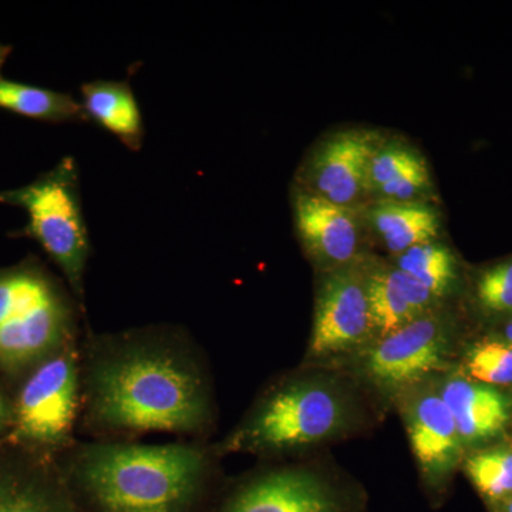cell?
<instances>
[{
  "instance_id": "obj_1",
  "label": "cell",
  "mask_w": 512,
  "mask_h": 512,
  "mask_svg": "<svg viewBox=\"0 0 512 512\" xmlns=\"http://www.w3.org/2000/svg\"><path fill=\"white\" fill-rule=\"evenodd\" d=\"M80 369L79 429L93 440L168 433L201 441L214 426L204 356L178 326L89 333L80 346Z\"/></svg>"
},
{
  "instance_id": "obj_2",
  "label": "cell",
  "mask_w": 512,
  "mask_h": 512,
  "mask_svg": "<svg viewBox=\"0 0 512 512\" xmlns=\"http://www.w3.org/2000/svg\"><path fill=\"white\" fill-rule=\"evenodd\" d=\"M217 457L202 441L90 440L63 451L56 468L86 512H205Z\"/></svg>"
},
{
  "instance_id": "obj_3",
  "label": "cell",
  "mask_w": 512,
  "mask_h": 512,
  "mask_svg": "<svg viewBox=\"0 0 512 512\" xmlns=\"http://www.w3.org/2000/svg\"><path fill=\"white\" fill-rule=\"evenodd\" d=\"M350 417V404L338 386L292 377L266 390L234 431L214 447L218 456H278L338 436Z\"/></svg>"
},
{
  "instance_id": "obj_4",
  "label": "cell",
  "mask_w": 512,
  "mask_h": 512,
  "mask_svg": "<svg viewBox=\"0 0 512 512\" xmlns=\"http://www.w3.org/2000/svg\"><path fill=\"white\" fill-rule=\"evenodd\" d=\"M79 309L73 293L36 262L0 269V367L30 372L79 342Z\"/></svg>"
},
{
  "instance_id": "obj_5",
  "label": "cell",
  "mask_w": 512,
  "mask_h": 512,
  "mask_svg": "<svg viewBox=\"0 0 512 512\" xmlns=\"http://www.w3.org/2000/svg\"><path fill=\"white\" fill-rule=\"evenodd\" d=\"M0 202L26 211L29 220L20 235L35 239L43 248L84 309V275L92 244L84 220L76 160L64 157L33 183L0 192Z\"/></svg>"
},
{
  "instance_id": "obj_6",
  "label": "cell",
  "mask_w": 512,
  "mask_h": 512,
  "mask_svg": "<svg viewBox=\"0 0 512 512\" xmlns=\"http://www.w3.org/2000/svg\"><path fill=\"white\" fill-rule=\"evenodd\" d=\"M80 412V345L74 342L30 370L13 404V437L62 454L77 441Z\"/></svg>"
},
{
  "instance_id": "obj_7",
  "label": "cell",
  "mask_w": 512,
  "mask_h": 512,
  "mask_svg": "<svg viewBox=\"0 0 512 512\" xmlns=\"http://www.w3.org/2000/svg\"><path fill=\"white\" fill-rule=\"evenodd\" d=\"M214 512H366L365 495L308 467L266 468L229 488Z\"/></svg>"
},
{
  "instance_id": "obj_8",
  "label": "cell",
  "mask_w": 512,
  "mask_h": 512,
  "mask_svg": "<svg viewBox=\"0 0 512 512\" xmlns=\"http://www.w3.org/2000/svg\"><path fill=\"white\" fill-rule=\"evenodd\" d=\"M367 272L365 258L323 271L309 343L313 359L350 352L376 335L367 295Z\"/></svg>"
},
{
  "instance_id": "obj_9",
  "label": "cell",
  "mask_w": 512,
  "mask_h": 512,
  "mask_svg": "<svg viewBox=\"0 0 512 512\" xmlns=\"http://www.w3.org/2000/svg\"><path fill=\"white\" fill-rule=\"evenodd\" d=\"M382 140L365 128L330 134L306 158L296 187L342 207H362L367 202V168Z\"/></svg>"
},
{
  "instance_id": "obj_10",
  "label": "cell",
  "mask_w": 512,
  "mask_h": 512,
  "mask_svg": "<svg viewBox=\"0 0 512 512\" xmlns=\"http://www.w3.org/2000/svg\"><path fill=\"white\" fill-rule=\"evenodd\" d=\"M448 348L446 319L434 309L377 340L367 352L365 372L383 389H406L439 370Z\"/></svg>"
},
{
  "instance_id": "obj_11",
  "label": "cell",
  "mask_w": 512,
  "mask_h": 512,
  "mask_svg": "<svg viewBox=\"0 0 512 512\" xmlns=\"http://www.w3.org/2000/svg\"><path fill=\"white\" fill-rule=\"evenodd\" d=\"M292 205L299 241L322 272L365 258L366 225L360 207H342L298 187L293 190Z\"/></svg>"
},
{
  "instance_id": "obj_12",
  "label": "cell",
  "mask_w": 512,
  "mask_h": 512,
  "mask_svg": "<svg viewBox=\"0 0 512 512\" xmlns=\"http://www.w3.org/2000/svg\"><path fill=\"white\" fill-rule=\"evenodd\" d=\"M403 414L414 456L436 503L463 453L456 421L440 393L431 389L412 393Z\"/></svg>"
},
{
  "instance_id": "obj_13",
  "label": "cell",
  "mask_w": 512,
  "mask_h": 512,
  "mask_svg": "<svg viewBox=\"0 0 512 512\" xmlns=\"http://www.w3.org/2000/svg\"><path fill=\"white\" fill-rule=\"evenodd\" d=\"M367 295L373 328L379 338L434 311L440 301L429 289L394 265H369Z\"/></svg>"
},
{
  "instance_id": "obj_14",
  "label": "cell",
  "mask_w": 512,
  "mask_h": 512,
  "mask_svg": "<svg viewBox=\"0 0 512 512\" xmlns=\"http://www.w3.org/2000/svg\"><path fill=\"white\" fill-rule=\"evenodd\" d=\"M439 393L453 414L463 444L493 439L510 421V400L488 384L453 376Z\"/></svg>"
},
{
  "instance_id": "obj_15",
  "label": "cell",
  "mask_w": 512,
  "mask_h": 512,
  "mask_svg": "<svg viewBox=\"0 0 512 512\" xmlns=\"http://www.w3.org/2000/svg\"><path fill=\"white\" fill-rule=\"evenodd\" d=\"M363 222L393 256L437 241L440 212L429 202L369 201L360 207Z\"/></svg>"
},
{
  "instance_id": "obj_16",
  "label": "cell",
  "mask_w": 512,
  "mask_h": 512,
  "mask_svg": "<svg viewBox=\"0 0 512 512\" xmlns=\"http://www.w3.org/2000/svg\"><path fill=\"white\" fill-rule=\"evenodd\" d=\"M82 107L87 120L94 121L119 138L131 151L143 147L144 123L140 106L130 84L116 80L84 83Z\"/></svg>"
},
{
  "instance_id": "obj_17",
  "label": "cell",
  "mask_w": 512,
  "mask_h": 512,
  "mask_svg": "<svg viewBox=\"0 0 512 512\" xmlns=\"http://www.w3.org/2000/svg\"><path fill=\"white\" fill-rule=\"evenodd\" d=\"M0 512H86L67 490L59 471L0 474Z\"/></svg>"
},
{
  "instance_id": "obj_18",
  "label": "cell",
  "mask_w": 512,
  "mask_h": 512,
  "mask_svg": "<svg viewBox=\"0 0 512 512\" xmlns=\"http://www.w3.org/2000/svg\"><path fill=\"white\" fill-rule=\"evenodd\" d=\"M0 109L49 123L86 121L82 103L66 93L0 77Z\"/></svg>"
},
{
  "instance_id": "obj_19",
  "label": "cell",
  "mask_w": 512,
  "mask_h": 512,
  "mask_svg": "<svg viewBox=\"0 0 512 512\" xmlns=\"http://www.w3.org/2000/svg\"><path fill=\"white\" fill-rule=\"evenodd\" d=\"M394 266L416 279L437 299L446 296L456 284V256L439 241L424 242L394 256Z\"/></svg>"
},
{
  "instance_id": "obj_20",
  "label": "cell",
  "mask_w": 512,
  "mask_h": 512,
  "mask_svg": "<svg viewBox=\"0 0 512 512\" xmlns=\"http://www.w3.org/2000/svg\"><path fill=\"white\" fill-rule=\"evenodd\" d=\"M466 473L484 498L503 503L512 495V448H493L468 457Z\"/></svg>"
},
{
  "instance_id": "obj_21",
  "label": "cell",
  "mask_w": 512,
  "mask_h": 512,
  "mask_svg": "<svg viewBox=\"0 0 512 512\" xmlns=\"http://www.w3.org/2000/svg\"><path fill=\"white\" fill-rule=\"evenodd\" d=\"M424 165H427L426 158L406 141H380L367 168V201L383 185Z\"/></svg>"
},
{
  "instance_id": "obj_22",
  "label": "cell",
  "mask_w": 512,
  "mask_h": 512,
  "mask_svg": "<svg viewBox=\"0 0 512 512\" xmlns=\"http://www.w3.org/2000/svg\"><path fill=\"white\" fill-rule=\"evenodd\" d=\"M468 375L488 386L512 384V345L498 340L477 343L466 359Z\"/></svg>"
},
{
  "instance_id": "obj_23",
  "label": "cell",
  "mask_w": 512,
  "mask_h": 512,
  "mask_svg": "<svg viewBox=\"0 0 512 512\" xmlns=\"http://www.w3.org/2000/svg\"><path fill=\"white\" fill-rule=\"evenodd\" d=\"M478 305L488 313H512V259L491 266L477 279Z\"/></svg>"
},
{
  "instance_id": "obj_24",
  "label": "cell",
  "mask_w": 512,
  "mask_h": 512,
  "mask_svg": "<svg viewBox=\"0 0 512 512\" xmlns=\"http://www.w3.org/2000/svg\"><path fill=\"white\" fill-rule=\"evenodd\" d=\"M13 406L6 399L5 394L0 390V434L3 431L12 429Z\"/></svg>"
},
{
  "instance_id": "obj_25",
  "label": "cell",
  "mask_w": 512,
  "mask_h": 512,
  "mask_svg": "<svg viewBox=\"0 0 512 512\" xmlns=\"http://www.w3.org/2000/svg\"><path fill=\"white\" fill-rule=\"evenodd\" d=\"M10 47L6 45H2L0 43V70H2L3 63L6 62V59H8V56L10 55Z\"/></svg>"
},
{
  "instance_id": "obj_26",
  "label": "cell",
  "mask_w": 512,
  "mask_h": 512,
  "mask_svg": "<svg viewBox=\"0 0 512 512\" xmlns=\"http://www.w3.org/2000/svg\"><path fill=\"white\" fill-rule=\"evenodd\" d=\"M498 505H500L501 512H512V495Z\"/></svg>"
},
{
  "instance_id": "obj_27",
  "label": "cell",
  "mask_w": 512,
  "mask_h": 512,
  "mask_svg": "<svg viewBox=\"0 0 512 512\" xmlns=\"http://www.w3.org/2000/svg\"><path fill=\"white\" fill-rule=\"evenodd\" d=\"M505 342L512 345V319L507 323V326H505Z\"/></svg>"
}]
</instances>
